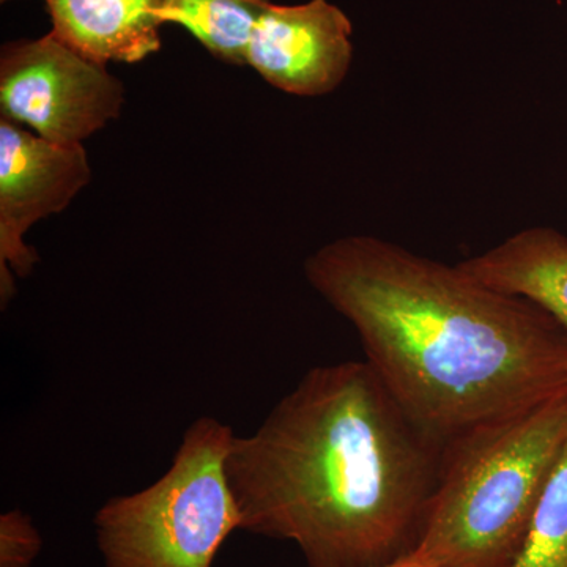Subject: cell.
Segmentation results:
<instances>
[{"label":"cell","mask_w":567,"mask_h":567,"mask_svg":"<svg viewBox=\"0 0 567 567\" xmlns=\"http://www.w3.org/2000/svg\"><path fill=\"white\" fill-rule=\"evenodd\" d=\"M312 289L349 320L402 410L440 446L567 391V331L527 298L368 235L322 246Z\"/></svg>","instance_id":"1"},{"label":"cell","mask_w":567,"mask_h":567,"mask_svg":"<svg viewBox=\"0 0 567 567\" xmlns=\"http://www.w3.org/2000/svg\"><path fill=\"white\" fill-rule=\"evenodd\" d=\"M443 451L368 361L316 365L249 435L226 476L241 529L308 567H374L415 550Z\"/></svg>","instance_id":"2"},{"label":"cell","mask_w":567,"mask_h":567,"mask_svg":"<svg viewBox=\"0 0 567 567\" xmlns=\"http://www.w3.org/2000/svg\"><path fill=\"white\" fill-rule=\"evenodd\" d=\"M567 442V391L443 451L413 554L434 567H513Z\"/></svg>","instance_id":"3"},{"label":"cell","mask_w":567,"mask_h":567,"mask_svg":"<svg viewBox=\"0 0 567 567\" xmlns=\"http://www.w3.org/2000/svg\"><path fill=\"white\" fill-rule=\"evenodd\" d=\"M234 436L218 417H197L159 480L99 507L93 528L104 567H213L241 529L226 476Z\"/></svg>","instance_id":"4"},{"label":"cell","mask_w":567,"mask_h":567,"mask_svg":"<svg viewBox=\"0 0 567 567\" xmlns=\"http://www.w3.org/2000/svg\"><path fill=\"white\" fill-rule=\"evenodd\" d=\"M123 82L50 32L0 51V117L55 144L78 145L121 115Z\"/></svg>","instance_id":"5"},{"label":"cell","mask_w":567,"mask_h":567,"mask_svg":"<svg viewBox=\"0 0 567 567\" xmlns=\"http://www.w3.org/2000/svg\"><path fill=\"white\" fill-rule=\"evenodd\" d=\"M92 178L81 144H55L0 118V297L17 292L11 275L28 278L39 254L24 241L32 226L65 210Z\"/></svg>","instance_id":"6"},{"label":"cell","mask_w":567,"mask_h":567,"mask_svg":"<svg viewBox=\"0 0 567 567\" xmlns=\"http://www.w3.org/2000/svg\"><path fill=\"white\" fill-rule=\"evenodd\" d=\"M352 33L349 17L328 0L271 3L254 28L246 65L278 91L327 95L349 74Z\"/></svg>","instance_id":"7"},{"label":"cell","mask_w":567,"mask_h":567,"mask_svg":"<svg viewBox=\"0 0 567 567\" xmlns=\"http://www.w3.org/2000/svg\"><path fill=\"white\" fill-rule=\"evenodd\" d=\"M51 32L100 63H137L162 50L159 0H44Z\"/></svg>","instance_id":"8"},{"label":"cell","mask_w":567,"mask_h":567,"mask_svg":"<svg viewBox=\"0 0 567 567\" xmlns=\"http://www.w3.org/2000/svg\"><path fill=\"white\" fill-rule=\"evenodd\" d=\"M457 265L491 289L527 298L567 331L566 235L532 227Z\"/></svg>","instance_id":"9"},{"label":"cell","mask_w":567,"mask_h":567,"mask_svg":"<svg viewBox=\"0 0 567 567\" xmlns=\"http://www.w3.org/2000/svg\"><path fill=\"white\" fill-rule=\"evenodd\" d=\"M271 0H159L158 20L177 24L216 61L246 65L254 28Z\"/></svg>","instance_id":"10"},{"label":"cell","mask_w":567,"mask_h":567,"mask_svg":"<svg viewBox=\"0 0 567 567\" xmlns=\"http://www.w3.org/2000/svg\"><path fill=\"white\" fill-rule=\"evenodd\" d=\"M513 567H567V442L555 462Z\"/></svg>","instance_id":"11"},{"label":"cell","mask_w":567,"mask_h":567,"mask_svg":"<svg viewBox=\"0 0 567 567\" xmlns=\"http://www.w3.org/2000/svg\"><path fill=\"white\" fill-rule=\"evenodd\" d=\"M43 550V537L24 511L0 516V567H32Z\"/></svg>","instance_id":"12"},{"label":"cell","mask_w":567,"mask_h":567,"mask_svg":"<svg viewBox=\"0 0 567 567\" xmlns=\"http://www.w3.org/2000/svg\"><path fill=\"white\" fill-rule=\"evenodd\" d=\"M374 567H434L425 563L424 559L416 557L415 554L405 555V557L394 559V561L386 563V565H380Z\"/></svg>","instance_id":"13"},{"label":"cell","mask_w":567,"mask_h":567,"mask_svg":"<svg viewBox=\"0 0 567 567\" xmlns=\"http://www.w3.org/2000/svg\"><path fill=\"white\" fill-rule=\"evenodd\" d=\"M0 2L6 3V2H10V0H0ZM43 2H44V0H43Z\"/></svg>","instance_id":"14"}]
</instances>
